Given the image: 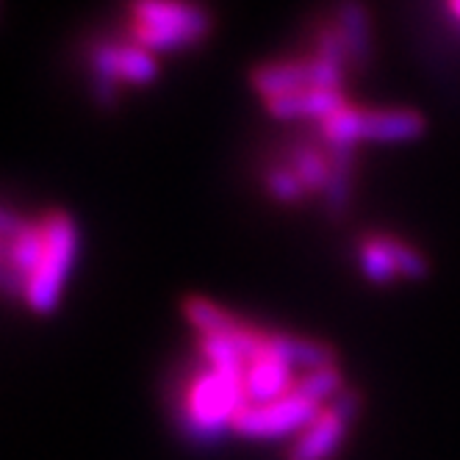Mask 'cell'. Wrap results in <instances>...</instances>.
<instances>
[{
	"mask_svg": "<svg viewBox=\"0 0 460 460\" xmlns=\"http://www.w3.org/2000/svg\"><path fill=\"white\" fill-rule=\"evenodd\" d=\"M42 230H45V255L40 270L25 286V300L34 311L48 314L56 308L64 280L70 275L75 247H78V234H75V222L64 211L45 214Z\"/></svg>",
	"mask_w": 460,
	"mask_h": 460,
	"instance_id": "cell-1",
	"label": "cell"
},
{
	"mask_svg": "<svg viewBox=\"0 0 460 460\" xmlns=\"http://www.w3.org/2000/svg\"><path fill=\"white\" fill-rule=\"evenodd\" d=\"M130 12H134V42L147 50L191 45L203 40L208 31V14L200 6L137 4Z\"/></svg>",
	"mask_w": 460,
	"mask_h": 460,
	"instance_id": "cell-2",
	"label": "cell"
},
{
	"mask_svg": "<svg viewBox=\"0 0 460 460\" xmlns=\"http://www.w3.org/2000/svg\"><path fill=\"white\" fill-rule=\"evenodd\" d=\"M324 408L314 402L311 397L297 388V394L291 397L272 402V405H261V408H244L234 427L236 433L247 438H280L288 433H305L308 427L319 419Z\"/></svg>",
	"mask_w": 460,
	"mask_h": 460,
	"instance_id": "cell-3",
	"label": "cell"
},
{
	"mask_svg": "<svg viewBox=\"0 0 460 460\" xmlns=\"http://www.w3.org/2000/svg\"><path fill=\"white\" fill-rule=\"evenodd\" d=\"M355 411H358V400L352 394L341 391L333 400V405L324 408L308 430L300 433L288 460H327L339 449L344 430H347V421L355 416Z\"/></svg>",
	"mask_w": 460,
	"mask_h": 460,
	"instance_id": "cell-4",
	"label": "cell"
},
{
	"mask_svg": "<svg viewBox=\"0 0 460 460\" xmlns=\"http://www.w3.org/2000/svg\"><path fill=\"white\" fill-rule=\"evenodd\" d=\"M424 119L416 111H364V139L372 142H402L421 134Z\"/></svg>",
	"mask_w": 460,
	"mask_h": 460,
	"instance_id": "cell-5",
	"label": "cell"
},
{
	"mask_svg": "<svg viewBox=\"0 0 460 460\" xmlns=\"http://www.w3.org/2000/svg\"><path fill=\"white\" fill-rule=\"evenodd\" d=\"M360 267H364V275L375 283H391L400 275L397 267V239L391 236H377V239H367L360 244Z\"/></svg>",
	"mask_w": 460,
	"mask_h": 460,
	"instance_id": "cell-6",
	"label": "cell"
},
{
	"mask_svg": "<svg viewBox=\"0 0 460 460\" xmlns=\"http://www.w3.org/2000/svg\"><path fill=\"white\" fill-rule=\"evenodd\" d=\"M117 73H119V81L147 84L155 78L158 67L147 48H142L139 42H125V45H117Z\"/></svg>",
	"mask_w": 460,
	"mask_h": 460,
	"instance_id": "cell-7",
	"label": "cell"
}]
</instances>
